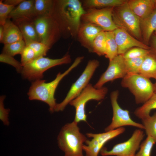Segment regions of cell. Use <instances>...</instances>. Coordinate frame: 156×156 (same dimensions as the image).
I'll return each mask as SVG.
<instances>
[{
  "label": "cell",
  "mask_w": 156,
  "mask_h": 156,
  "mask_svg": "<svg viewBox=\"0 0 156 156\" xmlns=\"http://www.w3.org/2000/svg\"><path fill=\"white\" fill-rule=\"evenodd\" d=\"M86 12L78 0L55 1L51 16L59 26L61 32L66 31L73 36H77L82 16Z\"/></svg>",
  "instance_id": "cell-1"
},
{
  "label": "cell",
  "mask_w": 156,
  "mask_h": 156,
  "mask_svg": "<svg viewBox=\"0 0 156 156\" xmlns=\"http://www.w3.org/2000/svg\"><path fill=\"white\" fill-rule=\"evenodd\" d=\"M83 58V56L77 57L67 70L62 73H58L55 79L51 82L46 83L45 80L41 79L32 81L27 93L29 99L43 102L48 105L49 110L51 113L55 112L57 103L54 94L57 86L62 79L77 67Z\"/></svg>",
  "instance_id": "cell-2"
},
{
  "label": "cell",
  "mask_w": 156,
  "mask_h": 156,
  "mask_svg": "<svg viewBox=\"0 0 156 156\" xmlns=\"http://www.w3.org/2000/svg\"><path fill=\"white\" fill-rule=\"evenodd\" d=\"M87 140L74 120L62 127L57 138L58 146L64 156H83V147Z\"/></svg>",
  "instance_id": "cell-3"
},
{
  "label": "cell",
  "mask_w": 156,
  "mask_h": 156,
  "mask_svg": "<svg viewBox=\"0 0 156 156\" xmlns=\"http://www.w3.org/2000/svg\"><path fill=\"white\" fill-rule=\"evenodd\" d=\"M112 17L118 28L125 30L139 40H142L140 19L130 9L127 0L123 4L113 8Z\"/></svg>",
  "instance_id": "cell-4"
},
{
  "label": "cell",
  "mask_w": 156,
  "mask_h": 156,
  "mask_svg": "<svg viewBox=\"0 0 156 156\" xmlns=\"http://www.w3.org/2000/svg\"><path fill=\"white\" fill-rule=\"evenodd\" d=\"M122 86L127 88L134 95L137 104L144 103L154 93L153 83L140 74H128L122 79Z\"/></svg>",
  "instance_id": "cell-5"
},
{
  "label": "cell",
  "mask_w": 156,
  "mask_h": 156,
  "mask_svg": "<svg viewBox=\"0 0 156 156\" xmlns=\"http://www.w3.org/2000/svg\"><path fill=\"white\" fill-rule=\"evenodd\" d=\"M71 62V57L68 54L59 59L41 57L23 66L21 73L24 79L33 81L42 79L44 72L48 69L57 66L68 64Z\"/></svg>",
  "instance_id": "cell-6"
},
{
  "label": "cell",
  "mask_w": 156,
  "mask_h": 156,
  "mask_svg": "<svg viewBox=\"0 0 156 156\" xmlns=\"http://www.w3.org/2000/svg\"><path fill=\"white\" fill-rule=\"evenodd\" d=\"M108 91V89L106 87L96 89L92 84L89 83L81 93L69 103L75 109L74 121L77 123L82 121L86 122L85 107L87 102L91 100L97 101L103 100Z\"/></svg>",
  "instance_id": "cell-7"
},
{
  "label": "cell",
  "mask_w": 156,
  "mask_h": 156,
  "mask_svg": "<svg viewBox=\"0 0 156 156\" xmlns=\"http://www.w3.org/2000/svg\"><path fill=\"white\" fill-rule=\"evenodd\" d=\"M99 65V62L96 60H91L88 62L81 75L72 85L64 100L61 103L57 104L55 112L63 111L70 102L81 93L89 83Z\"/></svg>",
  "instance_id": "cell-8"
},
{
  "label": "cell",
  "mask_w": 156,
  "mask_h": 156,
  "mask_svg": "<svg viewBox=\"0 0 156 156\" xmlns=\"http://www.w3.org/2000/svg\"><path fill=\"white\" fill-rule=\"evenodd\" d=\"M32 21L40 42L50 48L61 33L58 24L52 16H37Z\"/></svg>",
  "instance_id": "cell-9"
},
{
  "label": "cell",
  "mask_w": 156,
  "mask_h": 156,
  "mask_svg": "<svg viewBox=\"0 0 156 156\" xmlns=\"http://www.w3.org/2000/svg\"><path fill=\"white\" fill-rule=\"evenodd\" d=\"M119 94L118 90L114 91L110 94L113 117L111 123L105 129V131H112L126 126L144 129V127L142 124L136 122L131 119L128 110L123 109L120 107L118 102Z\"/></svg>",
  "instance_id": "cell-10"
},
{
  "label": "cell",
  "mask_w": 156,
  "mask_h": 156,
  "mask_svg": "<svg viewBox=\"0 0 156 156\" xmlns=\"http://www.w3.org/2000/svg\"><path fill=\"white\" fill-rule=\"evenodd\" d=\"M144 136L143 131L140 129H136L128 140L115 145L110 150L103 147L100 154L102 156H134Z\"/></svg>",
  "instance_id": "cell-11"
},
{
  "label": "cell",
  "mask_w": 156,
  "mask_h": 156,
  "mask_svg": "<svg viewBox=\"0 0 156 156\" xmlns=\"http://www.w3.org/2000/svg\"><path fill=\"white\" fill-rule=\"evenodd\" d=\"M113 8L88 9L82 16L81 19L85 23H92L99 27L105 31H114L118 28L112 19Z\"/></svg>",
  "instance_id": "cell-12"
},
{
  "label": "cell",
  "mask_w": 156,
  "mask_h": 156,
  "mask_svg": "<svg viewBox=\"0 0 156 156\" xmlns=\"http://www.w3.org/2000/svg\"><path fill=\"white\" fill-rule=\"evenodd\" d=\"M125 130V128L121 127L101 133H87V136L92 139L87 140L85 142L86 144L83 146V150L85 152L86 156H98L107 142L122 133Z\"/></svg>",
  "instance_id": "cell-13"
},
{
  "label": "cell",
  "mask_w": 156,
  "mask_h": 156,
  "mask_svg": "<svg viewBox=\"0 0 156 156\" xmlns=\"http://www.w3.org/2000/svg\"><path fill=\"white\" fill-rule=\"evenodd\" d=\"M123 55H119L109 61L108 66L106 71L94 86L96 88L103 87L106 83L119 78H123L127 74Z\"/></svg>",
  "instance_id": "cell-14"
},
{
  "label": "cell",
  "mask_w": 156,
  "mask_h": 156,
  "mask_svg": "<svg viewBox=\"0 0 156 156\" xmlns=\"http://www.w3.org/2000/svg\"><path fill=\"white\" fill-rule=\"evenodd\" d=\"M113 31L118 46V55H123L133 47L147 49H153L135 38L123 29L118 28Z\"/></svg>",
  "instance_id": "cell-15"
},
{
  "label": "cell",
  "mask_w": 156,
  "mask_h": 156,
  "mask_svg": "<svg viewBox=\"0 0 156 156\" xmlns=\"http://www.w3.org/2000/svg\"><path fill=\"white\" fill-rule=\"evenodd\" d=\"M104 31L99 27L93 24L85 23L81 25L77 36L82 45L92 52L94 40L101 31Z\"/></svg>",
  "instance_id": "cell-16"
},
{
  "label": "cell",
  "mask_w": 156,
  "mask_h": 156,
  "mask_svg": "<svg viewBox=\"0 0 156 156\" xmlns=\"http://www.w3.org/2000/svg\"><path fill=\"white\" fill-rule=\"evenodd\" d=\"M156 1V0H127V3L132 12L141 19L153 11Z\"/></svg>",
  "instance_id": "cell-17"
},
{
  "label": "cell",
  "mask_w": 156,
  "mask_h": 156,
  "mask_svg": "<svg viewBox=\"0 0 156 156\" xmlns=\"http://www.w3.org/2000/svg\"><path fill=\"white\" fill-rule=\"evenodd\" d=\"M34 0H24L15 7L10 13L8 18L14 21L23 19L32 20L34 18Z\"/></svg>",
  "instance_id": "cell-18"
},
{
  "label": "cell",
  "mask_w": 156,
  "mask_h": 156,
  "mask_svg": "<svg viewBox=\"0 0 156 156\" xmlns=\"http://www.w3.org/2000/svg\"><path fill=\"white\" fill-rule=\"evenodd\" d=\"M140 25L143 42L148 45L156 29V8L148 16L140 19Z\"/></svg>",
  "instance_id": "cell-19"
},
{
  "label": "cell",
  "mask_w": 156,
  "mask_h": 156,
  "mask_svg": "<svg viewBox=\"0 0 156 156\" xmlns=\"http://www.w3.org/2000/svg\"><path fill=\"white\" fill-rule=\"evenodd\" d=\"M14 21L20 29L25 42L31 41L40 42L32 20L23 19Z\"/></svg>",
  "instance_id": "cell-20"
},
{
  "label": "cell",
  "mask_w": 156,
  "mask_h": 156,
  "mask_svg": "<svg viewBox=\"0 0 156 156\" xmlns=\"http://www.w3.org/2000/svg\"><path fill=\"white\" fill-rule=\"evenodd\" d=\"M4 34L1 43L9 44L23 40L22 34L17 25L8 18L3 25Z\"/></svg>",
  "instance_id": "cell-21"
},
{
  "label": "cell",
  "mask_w": 156,
  "mask_h": 156,
  "mask_svg": "<svg viewBox=\"0 0 156 156\" xmlns=\"http://www.w3.org/2000/svg\"><path fill=\"white\" fill-rule=\"evenodd\" d=\"M139 74L148 79L152 78L156 80V51L153 49L145 56Z\"/></svg>",
  "instance_id": "cell-22"
},
{
  "label": "cell",
  "mask_w": 156,
  "mask_h": 156,
  "mask_svg": "<svg viewBox=\"0 0 156 156\" xmlns=\"http://www.w3.org/2000/svg\"><path fill=\"white\" fill-rule=\"evenodd\" d=\"M55 1L35 0L34 8V18L43 16H51Z\"/></svg>",
  "instance_id": "cell-23"
},
{
  "label": "cell",
  "mask_w": 156,
  "mask_h": 156,
  "mask_svg": "<svg viewBox=\"0 0 156 156\" xmlns=\"http://www.w3.org/2000/svg\"><path fill=\"white\" fill-rule=\"evenodd\" d=\"M126 0H86L83 1V7L88 9L112 8L119 6Z\"/></svg>",
  "instance_id": "cell-24"
},
{
  "label": "cell",
  "mask_w": 156,
  "mask_h": 156,
  "mask_svg": "<svg viewBox=\"0 0 156 156\" xmlns=\"http://www.w3.org/2000/svg\"><path fill=\"white\" fill-rule=\"evenodd\" d=\"M106 45L105 57L111 60L118 55V46L113 31H105Z\"/></svg>",
  "instance_id": "cell-25"
},
{
  "label": "cell",
  "mask_w": 156,
  "mask_h": 156,
  "mask_svg": "<svg viewBox=\"0 0 156 156\" xmlns=\"http://www.w3.org/2000/svg\"><path fill=\"white\" fill-rule=\"evenodd\" d=\"M156 109V93L141 106L135 110L134 114L138 118L142 119L149 116L151 111Z\"/></svg>",
  "instance_id": "cell-26"
},
{
  "label": "cell",
  "mask_w": 156,
  "mask_h": 156,
  "mask_svg": "<svg viewBox=\"0 0 156 156\" xmlns=\"http://www.w3.org/2000/svg\"><path fill=\"white\" fill-rule=\"evenodd\" d=\"M106 39L105 31L100 32L93 41L92 52L99 56L105 55L106 51Z\"/></svg>",
  "instance_id": "cell-27"
},
{
  "label": "cell",
  "mask_w": 156,
  "mask_h": 156,
  "mask_svg": "<svg viewBox=\"0 0 156 156\" xmlns=\"http://www.w3.org/2000/svg\"><path fill=\"white\" fill-rule=\"evenodd\" d=\"M141 120L147 136L152 138L156 143V112Z\"/></svg>",
  "instance_id": "cell-28"
},
{
  "label": "cell",
  "mask_w": 156,
  "mask_h": 156,
  "mask_svg": "<svg viewBox=\"0 0 156 156\" xmlns=\"http://www.w3.org/2000/svg\"><path fill=\"white\" fill-rule=\"evenodd\" d=\"M25 46L23 40L4 44L2 53L13 57L17 54H21Z\"/></svg>",
  "instance_id": "cell-29"
},
{
  "label": "cell",
  "mask_w": 156,
  "mask_h": 156,
  "mask_svg": "<svg viewBox=\"0 0 156 156\" xmlns=\"http://www.w3.org/2000/svg\"><path fill=\"white\" fill-rule=\"evenodd\" d=\"M145 56L126 59H124L127 74H139Z\"/></svg>",
  "instance_id": "cell-30"
},
{
  "label": "cell",
  "mask_w": 156,
  "mask_h": 156,
  "mask_svg": "<svg viewBox=\"0 0 156 156\" xmlns=\"http://www.w3.org/2000/svg\"><path fill=\"white\" fill-rule=\"evenodd\" d=\"M26 46L31 48L35 53L36 58L45 56L50 48L44 44L38 42L27 41L25 42Z\"/></svg>",
  "instance_id": "cell-31"
},
{
  "label": "cell",
  "mask_w": 156,
  "mask_h": 156,
  "mask_svg": "<svg viewBox=\"0 0 156 156\" xmlns=\"http://www.w3.org/2000/svg\"><path fill=\"white\" fill-rule=\"evenodd\" d=\"M155 144V142L152 138L147 136L146 139L141 144L138 152L134 156H151L152 148Z\"/></svg>",
  "instance_id": "cell-32"
},
{
  "label": "cell",
  "mask_w": 156,
  "mask_h": 156,
  "mask_svg": "<svg viewBox=\"0 0 156 156\" xmlns=\"http://www.w3.org/2000/svg\"><path fill=\"white\" fill-rule=\"evenodd\" d=\"M153 49V48L151 49H147L135 47L128 50L123 56L125 59L144 57L151 52Z\"/></svg>",
  "instance_id": "cell-33"
},
{
  "label": "cell",
  "mask_w": 156,
  "mask_h": 156,
  "mask_svg": "<svg viewBox=\"0 0 156 156\" xmlns=\"http://www.w3.org/2000/svg\"><path fill=\"white\" fill-rule=\"evenodd\" d=\"M0 61L12 65L18 73H21L23 66L21 62L14 59L13 57L2 53L0 55Z\"/></svg>",
  "instance_id": "cell-34"
},
{
  "label": "cell",
  "mask_w": 156,
  "mask_h": 156,
  "mask_svg": "<svg viewBox=\"0 0 156 156\" xmlns=\"http://www.w3.org/2000/svg\"><path fill=\"white\" fill-rule=\"evenodd\" d=\"M15 8L14 6L10 5L0 1V24L3 26L5 23L10 12Z\"/></svg>",
  "instance_id": "cell-35"
},
{
  "label": "cell",
  "mask_w": 156,
  "mask_h": 156,
  "mask_svg": "<svg viewBox=\"0 0 156 156\" xmlns=\"http://www.w3.org/2000/svg\"><path fill=\"white\" fill-rule=\"evenodd\" d=\"M21 55V62L23 66L31 62L36 58L34 51L30 47L26 45Z\"/></svg>",
  "instance_id": "cell-36"
},
{
  "label": "cell",
  "mask_w": 156,
  "mask_h": 156,
  "mask_svg": "<svg viewBox=\"0 0 156 156\" xmlns=\"http://www.w3.org/2000/svg\"><path fill=\"white\" fill-rule=\"evenodd\" d=\"M5 97L4 95L0 97V120L4 125L8 126L10 124L9 116L10 109L5 108L4 101Z\"/></svg>",
  "instance_id": "cell-37"
},
{
  "label": "cell",
  "mask_w": 156,
  "mask_h": 156,
  "mask_svg": "<svg viewBox=\"0 0 156 156\" xmlns=\"http://www.w3.org/2000/svg\"><path fill=\"white\" fill-rule=\"evenodd\" d=\"M24 0H6L3 2L7 4L11 5L15 7L21 3Z\"/></svg>",
  "instance_id": "cell-38"
},
{
  "label": "cell",
  "mask_w": 156,
  "mask_h": 156,
  "mask_svg": "<svg viewBox=\"0 0 156 156\" xmlns=\"http://www.w3.org/2000/svg\"><path fill=\"white\" fill-rule=\"evenodd\" d=\"M152 48L156 51V35L153 34L151 38Z\"/></svg>",
  "instance_id": "cell-39"
},
{
  "label": "cell",
  "mask_w": 156,
  "mask_h": 156,
  "mask_svg": "<svg viewBox=\"0 0 156 156\" xmlns=\"http://www.w3.org/2000/svg\"><path fill=\"white\" fill-rule=\"evenodd\" d=\"M4 34V30L3 26L0 25V42L1 43L3 38Z\"/></svg>",
  "instance_id": "cell-40"
},
{
  "label": "cell",
  "mask_w": 156,
  "mask_h": 156,
  "mask_svg": "<svg viewBox=\"0 0 156 156\" xmlns=\"http://www.w3.org/2000/svg\"><path fill=\"white\" fill-rule=\"evenodd\" d=\"M154 90V93H156V81L155 83H153Z\"/></svg>",
  "instance_id": "cell-41"
},
{
  "label": "cell",
  "mask_w": 156,
  "mask_h": 156,
  "mask_svg": "<svg viewBox=\"0 0 156 156\" xmlns=\"http://www.w3.org/2000/svg\"><path fill=\"white\" fill-rule=\"evenodd\" d=\"M155 8H156V1L155 4Z\"/></svg>",
  "instance_id": "cell-42"
},
{
  "label": "cell",
  "mask_w": 156,
  "mask_h": 156,
  "mask_svg": "<svg viewBox=\"0 0 156 156\" xmlns=\"http://www.w3.org/2000/svg\"><path fill=\"white\" fill-rule=\"evenodd\" d=\"M155 35H156V29L155 31Z\"/></svg>",
  "instance_id": "cell-43"
}]
</instances>
